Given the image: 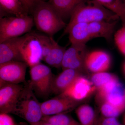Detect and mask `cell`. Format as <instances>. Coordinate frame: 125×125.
<instances>
[{
	"label": "cell",
	"mask_w": 125,
	"mask_h": 125,
	"mask_svg": "<svg viewBox=\"0 0 125 125\" xmlns=\"http://www.w3.org/2000/svg\"><path fill=\"white\" fill-rule=\"evenodd\" d=\"M99 3L119 16L125 27V4L123 0H96Z\"/></svg>",
	"instance_id": "21"
},
{
	"label": "cell",
	"mask_w": 125,
	"mask_h": 125,
	"mask_svg": "<svg viewBox=\"0 0 125 125\" xmlns=\"http://www.w3.org/2000/svg\"><path fill=\"white\" fill-rule=\"evenodd\" d=\"M75 113L81 125H96L94 112L89 105L78 107Z\"/></svg>",
	"instance_id": "22"
},
{
	"label": "cell",
	"mask_w": 125,
	"mask_h": 125,
	"mask_svg": "<svg viewBox=\"0 0 125 125\" xmlns=\"http://www.w3.org/2000/svg\"><path fill=\"white\" fill-rule=\"evenodd\" d=\"M97 90V97L101 102L109 103L125 111V90L118 79L105 84Z\"/></svg>",
	"instance_id": "7"
},
{
	"label": "cell",
	"mask_w": 125,
	"mask_h": 125,
	"mask_svg": "<svg viewBox=\"0 0 125 125\" xmlns=\"http://www.w3.org/2000/svg\"><path fill=\"white\" fill-rule=\"evenodd\" d=\"M0 18L6 15L22 16L29 15L21 0H0Z\"/></svg>",
	"instance_id": "18"
},
{
	"label": "cell",
	"mask_w": 125,
	"mask_h": 125,
	"mask_svg": "<svg viewBox=\"0 0 125 125\" xmlns=\"http://www.w3.org/2000/svg\"><path fill=\"white\" fill-rule=\"evenodd\" d=\"M29 14H31L37 29L49 37H53L67 25L48 1L37 2Z\"/></svg>",
	"instance_id": "2"
},
{
	"label": "cell",
	"mask_w": 125,
	"mask_h": 125,
	"mask_svg": "<svg viewBox=\"0 0 125 125\" xmlns=\"http://www.w3.org/2000/svg\"><path fill=\"white\" fill-rule=\"evenodd\" d=\"M124 122H125V117H124Z\"/></svg>",
	"instance_id": "33"
},
{
	"label": "cell",
	"mask_w": 125,
	"mask_h": 125,
	"mask_svg": "<svg viewBox=\"0 0 125 125\" xmlns=\"http://www.w3.org/2000/svg\"><path fill=\"white\" fill-rule=\"evenodd\" d=\"M115 117H101L98 121L97 125H120Z\"/></svg>",
	"instance_id": "27"
},
{
	"label": "cell",
	"mask_w": 125,
	"mask_h": 125,
	"mask_svg": "<svg viewBox=\"0 0 125 125\" xmlns=\"http://www.w3.org/2000/svg\"><path fill=\"white\" fill-rule=\"evenodd\" d=\"M81 75V72L72 69H66L56 77L53 78L51 86V93L61 94L66 90Z\"/></svg>",
	"instance_id": "15"
},
{
	"label": "cell",
	"mask_w": 125,
	"mask_h": 125,
	"mask_svg": "<svg viewBox=\"0 0 125 125\" xmlns=\"http://www.w3.org/2000/svg\"><path fill=\"white\" fill-rule=\"evenodd\" d=\"M116 45L120 51L125 56V27L122 26L114 35Z\"/></svg>",
	"instance_id": "26"
},
{
	"label": "cell",
	"mask_w": 125,
	"mask_h": 125,
	"mask_svg": "<svg viewBox=\"0 0 125 125\" xmlns=\"http://www.w3.org/2000/svg\"><path fill=\"white\" fill-rule=\"evenodd\" d=\"M26 8L29 14L30 11L31 9L37 2L40 1H48V0H21Z\"/></svg>",
	"instance_id": "29"
},
{
	"label": "cell",
	"mask_w": 125,
	"mask_h": 125,
	"mask_svg": "<svg viewBox=\"0 0 125 125\" xmlns=\"http://www.w3.org/2000/svg\"><path fill=\"white\" fill-rule=\"evenodd\" d=\"M89 0H48L52 7L65 22L78 6Z\"/></svg>",
	"instance_id": "17"
},
{
	"label": "cell",
	"mask_w": 125,
	"mask_h": 125,
	"mask_svg": "<svg viewBox=\"0 0 125 125\" xmlns=\"http://www.w3.org/2000/svg\"><path fill=\"white\" fill-rule=\"evenodd\" d=\"M24 87L20 84L1 82L0 113H11Z\"/></svg>",
	"instance_id": "11"
},
{
	"label": "cell",
	"mask_w": 125,
	"mask_h": 125,
	"mask_svg": "<svg viewBox=\"0 0 125 125\" xmlns=\"http://www.w3.org/2000/svg\"><path fill=\"white\" fill-rule=\"evenodd\" d=\"M123 70H124V73H125V63H124V65H123Z\"/></svg>",
	"instance_id": "32"
},
{
	"label": "cell",
	"mask_w": 125,
	"mask_h": 125,
	"mask_svg": "<svg viewBox=\"0 0 125 125\" xmlns=\"http://www.w3.org/2000/svg\"><path fill=\"white\" fill-rule=\"evenodd\" d=\"M124 111L107 102L102 103L101 111L104 116L116 118Z\"/></svg>",
	"instance_id": "25"
},
{
	"label": "cell",
	"mask_w": 125,
	"mask_h": 125,
	"mask_svg": "<svg viewBox=\"0 0 125 125\" xmlns=\"http://www.w3.org/2000/svg\"><path fill=\"white\" fill-rule=\"evenodd\" d=\"M18 125H28L26 123H20V124H18Z\"/></svg>",
	"instance_id": "31"
},
{
	"label": "cell",
	"mask_w": 125,
	"mask_h": 125,
	"mask_svg": "<svg viewBox=\"0 0 125 125\" xmlns=\"http://www.w3.org/2000/svg\"><path fill=\"white\" fill-rule=\"evenodd\" d=\"M22 39L21 36L0 43V64L11 61L25 62L20 48Z\"/></svg>",
	"instance_id": "12"
},
{
	"label": "cell",
	"mask_w": 125,
	"mask_h": 125,
	"mask_svg": "<svg viewBox=\"0 0 125 125\" xmlns=\"http://www.w3.org/2000/svg\"><path fill=\"white\" fill-rule=\"evenodd\" d=\"M30 125H53L51 123L42 120L39 121L36 123H31Z\"/></svg>",
	"instance_id": "30"
},
{
	"label": "cell",
	"mask_w": 125,
	"mask_h": 125,
	"mask_svg": "<svg viewBox=\"0 0 125 125\" xmlns=\"http://www.w3.org/2000/svg\"><path fill=\"white\" fill-rule=\"evenodd\" d=\"M111 63L109 54L103 51H97L88 53L85 64L87 70L95 73L106 71L110 67Z\"/></svg>",
	"instance_id": "14"
},
{
	"label": "cell",
	"mask_w": 125,
	"mask_h": 125,
	"mask_svg": "<svg viewBox=\"0 0 125 125\" xmlns=\"http://www.w3.org/2000/svg\"><path fill=\"white\" fill-rule=\"evenodd\" d=\"M28 65L23 62L11 61L0 64V80L1 83L19 84L25 82Z\"/></svg>",
	"instance_id": "10"
},
{
	"label": "cell",
	"mask_w": 125,
	"mask_h": 125,
	"mask_svg": "<svg viewBox=\"0 0 125 125\" xmlns=\"http://www.w3.org/2000/svg\"><path fill=\"white\" fill-rule=\"evenodd\" d=\"M0 125H18L9 114L0 113Z\"/></svg>",
	"instance_id": "28"
},
{
	"label": "cell",
	"mask_w": 125,
	"mask_h": 125,
	"mask_svg": "<svg viewBox=\"0 0 125 125\" xmlns=\"http://www.w3.org/2000/svg\"><path fill=\"white\" fill-rule=\"evenodd\" d=\"M65 52L61 67L62 70L72 69L81 72L87 70L85 60L88 54L85 44L74 43Z\"/></svg>",
	"instance_id": "8"
},
{
	"label": "cell",
	"mask_w": 125,
	"mask_h": 125,
	"mask_svg": "<svg viewBox=\"0 0 125 125\" xmlns=\"http://www.w3.org/2000/svg\"><path fill=\"white\" fill-rule=\"evenodd\" d=\"M123 1H124V2H125V0H123Z\"/></svg>",
	"instance_id": "34"
},
{
	"label": "cell",
	"mask_w": 125,
	"mask_h": 125,
	"mask_svg": "<svg viewBox=\"0 0 125 125\" xmlns=\"http://www.w3.org/2000/svg\"><path fill=\"white\" fill-rule=\"evenodd\" d=\"M117 21H100L88 23L89 30L92 38L101 37L111 42L113 37Z\"/></svg>",
	"instance_id": "16"
},
{
	"label": "cell",
	"mask_w": 125,
	"mask_h": 125,
	"mask_svg": "<svg viewBox=\"0 0 125 125\" xmlns=\"http://www.w3.org/2000/svg\"><path fill=\"white\" fill-rule=\"evenodd\" d=\"M71 44H85L92 39L87 23H79L72 25L67 31Z\"/></svg>",
	"instance_id": "19"
},
{
	"label": "cell",
	"mask_w": 125,
	"mask_h": 125,
	"mask_svg": "<svg viewBox=\"0 0 125 125\" xmlns=\"http://www.w3.org/2000/svg\"><path fill=\"white\" fill-rule=\"evenodd\" d=\"M119 16L105 8L96 0H89L78 6L74 10L70 21L65 28L63 35L73 25L79 23H89L96 21H117Z\"/></svg>",
	"instance_id": "1"
},
{
	"label": "cell",
	"mask_w": 125,
	"mask_h": 125,
	"mask_svg": "<svg viewBox=\"0 0 125 125\" xmlns=\"http://www.w3.org/2000/svg\"><path fill=\"white\" fill-rule=\"evenodd\" d=\"M118 79L113 74L102 72L95 73L92 77V81L97 90L112 81L116 80Z\"/></svg>",
	"instance_id": "24"
},
{
	"label": "cell",
	"mask_w": 125,
	"mask_h": 125,
	"mask_svg": "<svg viewBox=\"0 0 125 125\" xmlns=\"http://www.w3.org/2000/svg\"><path fill=\"white\" fill-rule=\"evenodd\" d=\"M66 50V47L61 46L54 40L52 45L42 60L52 67L56 68L61 67Z\"/></svg>",
	"instance_id": "20"
},
{
	"label": "cell",
	"mask_w": 125,
	"mask_h": 125,
	"mask_svg": "<svg viewBox=\"0 0 125 125\" xmlns=\"http://www.w3.org/2000/svg\"></svg>",
	"instance_id": "36"
},
{
	"label": "cell",
	"mask_w": 125,
	"mask_h": 125,
	"mask_svg": "<svg viewBox=\"0 0 125 125\" xmlns=\"http://www.w3.org/2000/svg\"><path fill=\"white\" fill-rule=\"evenodd\" d=\"M47 37L46 35L33 32L22 36L20 51L24 61L30 67L40 63L42 60Z\"/></svg>",
	"instance_id": "5"
},
{
	"label": "cell",
	"mask_w": 125,
	"mask_h": 125,
	"mask_svg": "<svg viewBox=\"0 0 125 125\" xmlns=\"http://www.w3.org/2000/svg\"><path fill=\"white\" fill-rule=\"evenodd\" d=\"M30 82L34 93L40 97H46L51 93L54 77L49 67L40 62L30 67Z\"/></svg>",
	"instance_id": "6"
},
{
	"label": "cell",
	"mask_w": 125,
	"mask_h": 125,
	"mask_svg": "<svg viewBox=\"0 0 125 125\" xmlns=\"http://www.w3.org/2000/svg\"></svg>",
	"instance_id": "35"
},
{
	"label": "cell",
	"mask_w": 125,
	"mask_h": 125,
	"mask_svg": "<svg viewBox=\"0 0 125 125\" xmlns=\"http://www.w3.org/2000/svg\"><path fill=\"white\" fill-rule=\"evenodd\" d=\"M11 113L23 118L30 124L42 120L43 115L41 103L36 98L30 82L24 87Z\"/></svg>",
	"instance_id": "3"
},
{
	"label": "cell",
	"mask_w": 125,
	"mask_h": 125,
	"mask_svg": "<svg viewBox=\"0 0 125 125\" xmlns=\"http://www.w3.org/2000/svg\"><path fill=\"white\" fill-rule=\"evenodd\" d=\"M80 103V101L61 94L41 103V108L43 116L65 114L76 108Z\"/></svg>",
	"instance_id": "9"
},
{
	"label": "cell",
	"mask_w": 125,
	"mask_h": 125,
	"mask_svg": "<svg viewBox=\"0 0 125 125\" xmlns=\"http://www.w3.org/2000/svg\"><path fill=\"white\" fill-rule=\"evenodd\" d=\"M97 89L92 81L81 75L63 94L80 101L92 94Z\"/></svg>",
	"instance_id": "13"
},
{
	"label": "cell",
	"mask_w": 125,
	"mask_h": 125,
	"mask_svg": "<svg viewBox=\"0 0 125 125\" xmlns=\"http://www.w3.org/2000/svg\"><path fill=\"white\" fill-rule=\"evenodd\" d=\"M41 120L53 125H81L72 117L65 114L43 116Z\"/></svg>",
	"instance_id": "23"
},
{
	"label": "cell",
	"mask_w": 125,
	"mask_h": 125,
	"mask_svg": "<svg viewBox=\"0 0 125 125\" xmlns=\"http://www.w3.org/2000/svg\"><path fill=\"white\" fill-rule=\"evenodd\" d=\"M34 24L33 18L29 15L0 18V43L28 33Z\"/></svg>",
	"instance_id": "4"
}]
</instances>
